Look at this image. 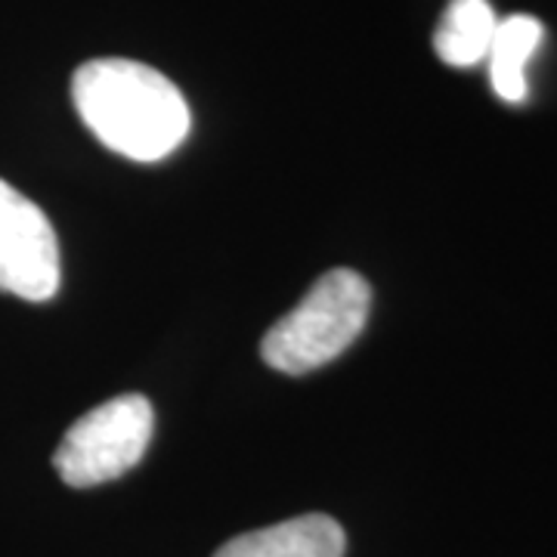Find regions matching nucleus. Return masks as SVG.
<instances>
[{
    "instance_id": "f257e3e1",
    "label": "nucleus",
    "mask_w": 557,
    "mask_h": 557,
    "mask_svg": "<svg viewBox=\"0 0 557 557\" xmlns=\"http://www.w3.org/2000/svg\"><path fill=\"white\" fill-rule=\"evenodd\" d=\"M72 100L90 134L124 159H168L189 134L183 94L143 62H84L72 78Z\"/></svg>"
},
{
    "instance_id": "39448f33",
    "label": "nucleus",
    "mask_w": 557,
    "mask_h": 557,
    "mask_svg": "<svg viewBox=\"0 0 557 557\" xmlns=\"http://www.w3.org/2000/svg\"><path fill=\"white\" fill-rule=\"evenodd\" d=\"M344 545L338 520L304 515L230 539L214 557H344Z\"/></svg>"
},
{
    "instance_id": "423d86ee",
    "label": "nucleus",
    "mask_w": 557,
    "mask_h": 557,
    "mask_svg": "<svg viewBox=\"0 0 557 557\" xmlns=\"http://www.w3.org/2000/svg\"><path fill=\"white\" fill-rule=\"evenodd\" d=\"M496 28V10L490 0H449L434 32V50L446 65L474 69L490 57Z\"/></svg>"
},
{
    "instance_id": "20e7f679",
    "label": "nucleus",
    "mask_w": 557,
    "mask_h": 557,
    "mask_svg": "<svg viewBox=\"0 0 557 557\" xmlns=\"http://www.w3.org/2000/svg\"><path fill=\"white\" fill-rule=\"evenodd\" d=\"M60 239L53 223L16 186L0 180V292L50 300L60 292Z\"/></svg>"
},
{
    "instance_id": "7ed1b4c3",
    "label": "nucleus",
    "mask_w": 557,
    "mask_h": 557,
    "mask_svg": "<svg viewBox=\"0 0 557 557\" xmlns=\"http://www.w3.org/2000/svg\"><path fill=\"white\" fill-rule=\"evenodd\" d=\"M156 431L152 403L143 394H121L81 416L62 437L53 465L75 486H100L137 468Z\"/></svg>"
},
{
    "instance_id": "f03ea898",
    "label": "nucleus",
    "mask_w": 557,
    "mask_h": 557,
    "mask_svg": "<svg viewBox=\"0 0 557 557\" xmlns=\"http://www.w3.org/2000/svg\"><path fill=\"white\" fill-rule=\"evenodd\" d=\"M372 310V288L354 270H329L300 304L270 325L260 357L282 375H307L338 359L362 335Z\"/></svg>"
},
{
    "instance_id": "0eeeda50",
    "label": "nucleus",
    "mask_w": 557,
    "mask_h": 557,
    "mask_svg": "<svg viewBox=\"0 0 557 557\" xmlns=\"http://www.w3.org/2000/svg\"><path fill=\"white\" fill-rule=\"evenodd\" d=\"M545 38V28L536 16H508L498 20L496 40L490 47V81L498 100L505 102H523L530 94L527 84V65L536 57L539 44Z\"/></svg>"
}]
</instances>
